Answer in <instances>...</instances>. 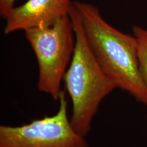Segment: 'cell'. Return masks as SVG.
<instances>
[{"instance_id":"obj_6","label":"cell","mask_w":147,"mask_h":147,"mask_svg":"<svg viewBox=\"0 0 147 147\" xmlns=\"http://www.w3.org/2000/svg\"><path fill=\"white\" fill-rule=\"evenodd\" d=\"M132 32L138 44L140 70L147 87V29L134 26Z\"/></svg>"},{"instance_id":"obj_5","label":"cell","mask_w":147,"mask_h":147,"mask_svg":"<svg viewBox=\"0 0 147 147\" xmlns=\"http://www.w3.org/2000/svg\"><path fill=\"white\" fill-rule=\"evenodd\" d=\"M72 3L70 0H28L14 7L5 18V34L25 31L49 24L68 15Z\"/></svg>"},{"instance_id":"obj_1","label":"cell","mask_w":147,"mask_h":147,"mask_svg":"<svg viewBox=\"0 0 147 147\" xmlns=\"http://www.w3.org/2000/svg\"><path fill=\"white\" fill-rule=\"evenodd\" d=\"M88 43L106 74L117 87L147 106V87L140 70L136 39L102 17L95 5L74 1Z\"/></svg>"},{"instance_id":"obj_7","label":"cell","mask_w":147,"mask_h":147,"mask_svg":"<svg viewBox=\"0 0 147 147\" xmlns=\"http://www.w3.org/2000/svg\"><path fill=\"white\" fill-rule=\"evenodd\" d=\"M16 0H0V15L5 19L14 7Z\"/></svg>"},{"instance_id":"obj_2","label":"cell","mask_w":147,"mask_h":147,"mask_svg":"<svg viewBox=\"0 0 147 147\" xmlns=\"http://www.w3.org/2000/svg\"><path fill=\"white\" fill-rule=\"evenodd\" d=\"M69 16L76 37V46L63 82L72 105L71 123L78 134L86 137L91 131L92 121L101 103L117 87L92 52L74 2Z\"/></svg>"},{"instance_id":"obj_4","label":"cell","mask_w":147,"mask_h":147,"mask_svg":"<svg viewBox=\"0 0 147 147\" xmlns=\"http://www.w3.org/2000/svg\"><path fill=\"white\" fill-rule=\"evenodd\" d=\"M0 147H89L85 137L73 127L67 115L65 91L57 112L19 126H0Z\"/></svg>"},{"instance_id":"obj_3","label":"cell","mask_w":147,"mask_h":147,"mask_svg":"<svg viewBox=\"0 0 147 147\" xmlns=\"http://www.w3.org/2000/svg\"><path fill=\"white\" fill-rule=\"evenodd\" d=\"M38 65V88L59 100L61 83L76 46V37L69 14L46 25L24 31Z\"/></svg>"}]
</instances>
